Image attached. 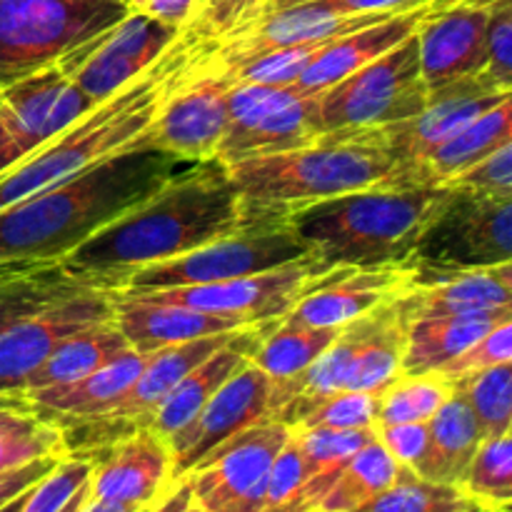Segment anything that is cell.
<instances>
[{
    "label": "cell",
    "mask_w": 512,
    "mask_h": 512,
    "mask_svg": "<svg viewBox=\"0 0 512 512\" xmlns=\"http://www.w3.org/2000/svg\"><path fill=\"white\" fill-rule=\"evenodd\" d=\"M308 478V465H305L298 440L290 430L288 443L283 445L273 468H270L263 512H303L300 510V498H303V488Z\"/></svg>",
    "instance_id": "obj_42"
},
{
    "label": "cell",
    "mask_w": 512,
    "mask_h": 512,
    "mask_svg": "<svg viewBox=\"0 0 512 512\" xmlns=\"http://www.w3.org/2000/svg\"><path fill=\"white\" fill-rule=\"evenodd\" d=\"M455 393L465 398L478 420L480 435L498 438L510 433L512 425V365L503 363L453 383Z\"/></svg>",
    "instance_id": "obj_36"
},
{
    "label": "cell",
    "mask_w": 512,
    "mask_h": 512,
    "mask_svg": "<svg viewBox=\"0 0 512 512\" xmlns=\"http://www.w3.org/2000/svg\"><path fill=\"white\" fill-rule=\"evenodd\" d=\"M193 53L195 43L180 33V38L143 75L0 173V210L70 175H78L125 145L143 140L165 95L178 83Z\"/></svg>",
    "instance_id": "obj_3"
},
{
    "label": "cell",
    "mask_w": 512,
    "mask_h": 512,
    "mask_svg": "<svg viewBox=\"0 0 512 512\" xmlns=\"http://www.w3.org/2000/svg\"><path fill=\"white\" fill-rule=\"evenodd\" d=\"M510 360H512V320H508V323H500L498 328L485 333L483 338H478L473 345H468L463 353H458L453 360L440 365L435 373L443 375L448 383H458V380L473 378V375L483 373V370L510 363Z\"/></svg>",
    "instance_id": "obj_43"
},
{
    "label": "cell",
    "mask_w": 512,
    "mask_h": 512,
    "mask_svg": "<svg viewBox=\"0 0 512 512\" xmlns=\"http://www.w3.org/2000/svg\"><path fill=\"white\" fill-rule=\"evenodd\" d=\"M290 428L268 418L210 450L188 473L193 500L208 512H263L265 485Z\"/></svg>",
    "instance_id": "obj_11"
},
{
    "label": "cell",
    "mask_w": 512,
    "mask_h": 512,
    "mask_svg": "<svg viewBox=\"0 0 512 512\" xmlns=\"http://www.w3.org/2000/svg\"><path fill=\"white\" fill-rule=\"evenodd\" d=\"M305 255H310L308 245L290 230L288 223H280L240 230L228 238L200 245L178 258L90 280L108 293H150V290L185 288V285L220 283V280L258 275L295 263Z\"/></svg>",
    "instance_id": "obj_8"
},
{
    "label": "cell",
    "mask_w": 512,
    "mask_h": 512,
    "mask_svg": "<svg viewBox=\"0 0 512 512\" xmlns=\"http://www.w3.org/2000/svg\"><path fill=\"white\" fill-rule=\"evenodd\" d=\"M455 393L453 383L438 373L405 375L390 380L380 393V408L375 425L428 423L440 405Z\"/></svg>",
    "instance_id": "obj_35"
},
{
    "label": "cell",
    "mask_w": 512,
    "mask_h": 512,
    "mask_svg": "<svg viewBox=\"0 0 512 512\" xmlns=\"http://www.w3.org/2000/svg\"><path fill=\"white\" fill-rule=\"evenodd\" d=\"M273 0H205L193 10L183 35L195 45H213L250 20L268 13Z\"/></svg>",
    "instance_id": "obj_40"
},
{
    "label": "cell",
    "mask_w": 512,
    "mask_h": 512,
    "mask_svg": "<svg viewBox=\"0 0 512 512\" xmlns=\"http://www.w3.org/2000/svg\"><path fill=\"white\" fill-rule=\"evenodd\" d=\"M440 185H373L285 218L323 268H403L438 205Z\"/></svg>",
    "instance_id": "obj_4"
},
{
    "label": "cell",
    "mask_w": 512,
    "mask_h": 512,
    "mask_svg": "<svg viewBox=\"0 0 512 512\" xmlns=\"http://www.w3.org/2000/svg\"><path fill=\"white\" fill-rule=\"evenodd\" d=\"M440 188L470 190V193L512 195V143L500 145L495 153L485 155L463 173L443 180Z\"/></svg>",
    "instance_id": "obj_46"
},
{
    "label": "cell",
    "mask_w": 512,
    "mask_h": 512,
    "mask_svg": "<svg viewBox=\"0 0 512 512\" xmlns=\"http://www.w3.org/2000/svg\"><path fill=\"white\" fill-rule=\"evenodd\" d=\"M128 348V340L115 325V318L103 323L88 325L75 335L65 338L53 348V353L28 375L23 390L55 388L85 378L93 370L103 368L105 363Z\"/></svg>",
    "instance_id": "obj_31"
},
{
    "label": "cell",
    "mask_w": 512,
    "mask_h": 512,
    "mask_svg": "<svg viewBox=\"0 0 512 512\" xmlns=\"http://www.w3.org/2000/svg\"><path fill=\"white\" fill-rule=\"evenodd\" d=\"M480 73L500 88L512 90V0H498L490 8Z\"/></svg>",
    "instance_id": "obj_45"
},
{
    "label": "cell",
    "mask_w": 512,
    "mask_h": 512,
    "mask_svg": "<svg viewBox=\"0 0 512 512\" xmlns=\"http://www.w3.org/2000/svg\"><path fill=\"white\" fill-rule=\"evenodd\" d=\"M110 318V293L90 285L5 325L0 330V393H20L28 375L53 353L55 345Z\"/></svg>",
    "instance_id": "obj_17"
},
{
    "label": "cell",
    "mask_w": 512,
    "mask_h": 512,
    "mask_svg": "<svg viewBox=\"0 0 512 512\" xmlns=\"http://www.w3.org/2000/svg\"><path fill=\"white\" fill-rule=\"evenodd\" d=\"M190 512H208V510H203V508H198V505H193V510Z\"/></svg>",
    "instance_id": "obj_58"
},
{
    "label": "cell",
    "mask_w": 512,
    "mask_h": 512,
    "mask_svg": "<svg viewBox=\"0 0 512 512\" xmlns=\"http://www.w3.org/2000/svg\"><path fill=\"white\" fill-rule=\"evenodd\" d=\"M468 500L490 510L510 512L512 505V435L485 438L475 450L463 480L458 483Z\"/></svg>",
    "instance_id": "obj_34"
},
{
    "label": "cell",
    "mask_w": 512,
    "mask_h": 512,
    "mask_svg": "<svg viewBox=\"0 0 512 512\" xmlns=\"http://www.w3.org/2000/svg\"><path fill=\"white\" fill-rule=\"evenodd\" d=\"M403 468L405 465H400L398 460L380 445V440L375 438L373 443H368L363 450H358V453L343 465V470H340L338 478L333 480L328 493L320 498L318 510H360L363 505H368L370 500L378 498L383 490H388L390 485L400 478Z\"/></svg>",
    "instance_id": "obj_33"
},
{
    "label": "cell",
    "mask_w": 512,
    "mask_h": 512,
    "mask_svg": "<svg viewBox=\"0 0 512 512\" xmlns=\"http://www.w3.org/2000/svg\"><path fill=\"white\" fill-rule=\"evenodd\" d=\"M298 3H328L333 8L343 10V13H403V10L418 8V5L428 3V0H273L268 13Z\"/></svg>",
    "instance_id": "obj_49"
},
{
    "label": "cell",
    "mask_w": 512,
    "mask_h": 512,
    "mask_svg": "<svg viewBox=\"0 0 512 512\" xmlns=\"http://www.w3.org/2000/svg\"><path fill=\"white\" fill-rule=\"evenodd\" d=\"M145 358L148 355L138 353V350L128 345L110 363L93 370L85 378L75 380V383L25 390V393L35 403L40 418L53 425H68L78 423V420L98 418L105 410L113 408L123 398L125 390L135 383V378L143 370Z\"/></svg>",
    "instance_id": "obj_26"
},
{
    "label": "cell",
    "mask_w": 512,
    "mask_h": 512,
    "mask_svg": "<svg viewBox=\"0 0 512 512\" xmlns=\"http://www.w3.org/2000/svg\"><path fill=\"white\" fill-rule=\"evenodd\" d=\"M428 95L415 33L318 95L320 130L333 133L400 123L418 115Z\"/></svg>",
    "instance_id": "obj_9"
},
{
    "label": "cell",
    "mask_w": 512,
    "mask_h": 512,
    "mask_svg": "<svg viewBox=\"0 0 512 512\" xmlns=\"http://www.w3.org/2000/svg\"><path fill=\"white\" fill-rule=\"evenodd\" d=\"M110 300H113L115 325L125 335L130 348L143 355L155 353L165 345L228 333V330H240L250 325L240 318L205 313V310L178 303H160V300L143 298V295L110 293Z\"/></svg>",
    "instance_id": "obj_23"
},
{
    "label": "cell",
    "mask_w": 512,
    "mask_h": 512,
    "mask_svg": "<svg viewBox=\"0 0 512 512\" xmlns=\"http://www.w3.org/2000/svg\"><path fill=\"white\" fill-rule=\"evenodd\" d=\"M140 510L143 508H135V505H123V503H108V500H95V498H88L83 508H80V512H140Z\"/></svg>",
    "instance_id": "obj_53"
},
{
    "label": "cell",
    "mask_w": 512,
    "mask_h": 512,
    "mask_svg": "<svg viewBox=\"0 0 512 512\" xmlns=\"http://www.w3.org/2000/svg\"><path fill=\"white\" fill-rule=\"evenodd\" d=\"M190 165L195 163L163 153L143 138L78 175L8 205L0 210V263L63 260Z\"/></svg>",
    "instance_id": "obj_2"
},
{
    "label": "cell",
    "mask_w": 512,
    "mask_h": 512,
    "mask_svg": "<svg viewBox=\"0 0 512 512\" xmlns=\"http://www.w3.org/2000/svg\"><path fill=\"white\" fill-rule=\"evenodd\" d=\"M248 228L255 225L228 168L218 160H203L90 235L60 265L73 278L90 280L178 258Z\"/></svg>",
    "instance_id": "obj_1"
},
{
    "label": "cell",
    "mask_w": 512,
    "mask_h": 512,
    "mask_svg": "<svg viewBox=\"0 0 512 512\" xmlns=\"http://www.w3.org/2000/svg\"><path fill=\"white\" fill-rule=\"evenodd\" d=\"M193 505V488H190V480L188 475H185V478L173 480V483L168 485V490L150 505L148 512H190Z\"/></svg>",
    "instance_id": "obj_52"
},
{
    "label": "cell",
    "mask_w": 512,
    "mask_h": 512,
    "mask_svg": "<svg viewBox=\"0 0 512 512\" xmlns=\"http://www.w3.org/2000/svg\"><path fill=\"white\" fill-rule=\"evenodd\" d=\"M255 228L285 223L320 200L373 188L395 170L388 150L365 130H333L313 145L225 165Z\"/></svg>",
    "instance_id": "obj_5"
},
{
    "label": "cell",
    "mask_w": 512,
    "mask_h": 512,
    "mask_svg": "<svg viewBox=\"0 0 512 512\" xmlns=\"http://www.w3.org/2000/svg\"><path fill=\"white\" fill-rule=\"evenodd\" d=\"M512 195L443 188L408 260V288L455 270L510 263Z\"/></svg>",
    "instance_id": "obj_6"
},
{
    "label": "cell",
    "mask_w": 512,
    "mask_h": 512,
    "mask_svg": "<svg viewBox=\"0 0 512 512\" xmlns=\"http://www.w3.org/2000/svg\"><path fill=\"white\" fill-rule=\"evenodd\" d=\"M33 418H40V415L25 390L0 393V428H15V425H23Z\"/></svg>",
    "instance_id": "obj_51"
},
{
    "label": "cell",
    "mask_w": 512,
    "mask_h": 512,
    "mask_svg": "<svg viewBox=\"0 0 512 512\" xmlns=\"http://www.w3.org/2000/svg\"><path fill=\"white\" fill-rule=\"evenodd\" d=\"M125 3L130 5V10H143L145 0H125Z\"/></svg>",
    "instance_id": "obj_57"
},
{
    "label": "cell",
    "mask_w": 512,
    "mask_h": 512,
    "mask_svg": "<svg viewBox=\"0 0 512 512\" xmlns=\"http://www.w3.org/2000/svg\"><path fill=\"white\" fill-rule=\"evenodd\" d=\"M90 463V498L148 508L173 483V458L163 438L140 428L83 455Z\"/></svg>",
    "instance_id": "obj_19"
},
{
    "label": "cell",
    "mask_w": 512,
    "mask_h": 512,
    "mask_svg": "<svg viewBox=\"0 0 512 512\" xmlns=\"http://www.w3.org/2000/svg\"><path fill=\"white\" fill-rule=\"evenodd\" d=\"M28 490H30V488H28ZM28 490H25L23 495H18V498H15V500H10V503L5 505V508H0V512H18V510H20V505H23L25 495H28Z\"/></svg>",
    "instance_id": "obj_56"
},
{
    "label": "cell",
    "mask_w": 512,
    "mask_h": 512,
    "mask_svg": "<svg viewBox=\"0 0 512 512\" xmlns=\"http://www.w3.org/2000/svg\"><path fill=\"white\" fill-rule=\"evenodd\" d=\"M308 512H323V510H318V508H315V510H308Z\"/></svg>",
    "instance_id": "obj_59"
},
{
    "label": "cell",
    "mask_w": 512,
    "mask_h": 512,
    "mask_svg": "<svg viewBox=\"0 0 512 512\" xmlns=\"http://www.w3.org/2000/svg\"><path fill=\"white\" fill-rule=\"evenodd\" d=\"M512 143V105L503 100L440 143L400 185H440L465 168Z\"/></svg>",
    "instance_id": "obj_28"
},
{
    "label": "cell",
    "mask_w": 512,
    "mask_h": 512,
    "mask_svg": "<svg viewBox=\"0 0 512 512\" xmlns=\"http://www.w3.org/2000/svg\"><path fill=\"white\" fill-rule=\"evenodd\" d=\"M383 390H343L330 395L318 405L308 418L295 428H330V430H355L375 428ZM293 430V428H290Z\"/></svg>",
    "instance_id": "obj_41"
},
{
    "label": "cell",
    "mask_w": 512,
    "mask_h": 512,
    "mask_svg": "<svg viewBox=\"0 0 512 512\" xmlns=\"http://www.w3.org/2000/svg\"><path fill=\"white\" fill-rule=\"evenodd\" d=\"M95 108L65 78L60 63L0 90V173Z\"/></svg>",
    "instance_id": "obj_15"
},
{
    "label": "cell",
    "mask_w": 512,
    "mask_h": 512,
    "mask_svg": "<svg viewBox=\"0 0 512 512\" xmlns=\"http://www.w3.org/2000/svg\"><path fill=\"white\" fill-rule=\"evenodd\" d=\"M453 512H498V510L485 508V505L475 503V500H465V505H460V508H458V510H453Z\"/></svg>",
    "instance_id": "obj_55"
},
{
    "label": "cell",
    "mask_w": 512,
    "mask_h": 512,
    "mask_svg": "<svg viewBox=\"0 0 512 512\" xmlns=\"http://www.w3.org/2000/svg\"><path fill=\"white\" fill-rule=\"evenodd\" d=\"M298 448L303 453L308 475H338L343 465L353 458L358 450L373 443L378 435L375 428H355V430H330V428H293ZM308 478V480H310Z\"/></svg>",
    "instance_id": "obj_38"
},
{
    "label": "cell",
    "mask_w": 512,
    "mask_h": 512,
    "mask_svg": "<svg viewBox=\"0 0 512 512\" xmlns=\"http://www.w3.org/2000/svg\"><path fill=\"white\" fill-rule=\"evenodd\" d=\"M380 445L398 460L400 465L415 468L428 450V423H398V425H375Z\"/></svg>",
    "instance_id": "obj_47"
},
{
    "label": "cell",
    "mask_w": 512,
    "mask_h": 512,
    "mask_svg": "<svg viewBox=\"0 0 512 512\" xmlns=\"http://www.w3.org/2000/svg\"><path fill=\"white\" fill-rule=\"evenodd\" d=\"M128 13L125 0H0V90L55 65Z\"/></svg>",
    "instance_id": "obj_7"
},
{
    "label": "cell",
    "mask_w": 512,
    "mask_h": 512,
    "mask_svg": "<svg viewBox=\"0 0 512 512\" xmlns=\"http://www.w3.org/2000/svg\"><path fill=\"white\" fill-rule=\"evenodd\" d=\"M445 3L448 0H428V3L418 5V8L403 10V13L390 15V18L368 25V28H360L355 33L343 35V38L330 40L290 88L298 95H320L330 85L343 80L345 75L363 68L365 63L380 58V55L393 50L398 43H403L405 38L418 33L425 18L433 15Z\"/></svg>",
    "instance_id": "obj_22"
},
{
    "label": "cell",
    "mask_w": 512,
    "mask_h": 512,
    "mask_svg": "<svg viewBox=\"0 0 512 512\" xmlns=\"http://www.w3.org/2000/svg\"><path fill=\"white\" fill-rule=\"evenodd\" d=\"M90 478V463L83 458L60 460L43 480L33 485L25 495L23 505L18 512H60L63 505L75 495V490Z\"/></svg>",
    "instance_id": "obj_44"
},
{
    "label": "cell",
    "mask_w": 512,
    "mask_h": 512,
    "mask_svg": "<svg viewBox=\"0 0 512 512\" xmlns=\"http://www.w3.org/2000/svg\"><path fill=\"white\" fill-rule=\"evenodd\" d=\"M498 0H448L418 28L420 75L428 93L483 70L485 25Z\"/></svg>",
    "instance_id": "obj_20"
},
{
    "label": "cell",
    "mask_w": 512,
    "mask_h": 512,
    "mask_svg": "<svg viewBox=\"0 0 512 512\" xmlns=\"http://www.w3.org/2000/svg\"><path fill=\"white\" fill-rule=\"evenodd\" d=\"M483 443L478 420L460 393H453L428 420V450L415 475L430 483L458 485Z\"/></svg>",
    "instance_id": "obj_29"
},
{
    "label": "cell",
    "mask_w": 512,
    "mask_h": 512,
    "mask_svg": "<svg viewBox=\"0 0 512 512\" xmlns=\"http://www.w3.org/2000/svg\"><path fill=\"white\" fill-rule=\"evenodd\" d=\"M95 285L73 278L60 260H3L0 263V330L23 315Z\"/></svg>",
    "instance_id": "obj_30"
},
{
    "label": "cell",
    "mask_w": 512,
    "mask_h": 512,
    "mask_svg": "<svg viewBox=\"0 0 512 512\" xmlns=\"http://www.w3.org/2000/svg\"><path fill=\"white\" fill-rule=\"evenodd\" d=\"M512 90L500 88L483 73L465 75L428 95V103L418 115L400 123L368 128L373 138L388 150L395 170L380 185H400L440 143L458 133L460 128L510 100Z\"/></svg>",
    "instance_id": "obj_12"
},
{
    "label": "cell",
    "mask_w": 512,
    "mask_h": 512,
    "mask_svg": "<svg viewBox=\"0 0 512 512\" xmlns=\"http://www.w3.org/2000/svg\"><path fill=\"white\" fill-rule=\"evenodd\" d=\"M183 30L155 20L140 10H130L120 23L103 30L80 48L58 60L65 78L88 95L95 105L143 75Z\"/></svg>",
    "instance_id": "obj_14"
},
{
    "label": "cell",
    "mask_w": 512,
    "mask_h": 512,
    "mask_svg": "<svg viewBox=\"0 0 512 512\" xmlns=\"http://www.w3.org/2000/svg\"><path fill=\"white\" fill-rule=\"evenodd\" d=\"M195 8H198V0H145L140 13L183 30Z\"/></svg>",
    "instance_id": "obj_50"
},
{
    "label": "cell",
    "mask_w": 512,
    "mask_h": 512,
    "mask_svg": "<svg viewBox=\"0 0 512 512\" xmlns=\"http://www.w3.org/2000/svg\"><path fill=\"white\" fill-rule=\"evenodd\" d=\"M200 3H205V0H198V5H200Z\"/></svg>",
    "instance_id": "obj_61"
},
{
    "label": "cell",
    "mask_w": 512,
    "mask_h": 512,
    "mask_svg": "<svg viewBox=\"0 0 512 512\" xmlns=\"http://www.w3.org/2000/svg\"><path fill=\"white\" fill-rule=\"evenodd\" d=\"M63 458H40L33 460V463L23 465V468L8 470V473H0V508L15 500L18 495H23L25 490L33 488L38 480H43L55 465Z\"/></svg>",
    "instance_id": "obj_48"
},
{
    "label": "cell",
    "mask_w": 512,
    "mask_h": 512,
    "mask_svg": "<svg viewBox=\"0 0 512 512\" xmlns=\"http://www.w3.org/2000/svg\"><path fill=\"white\" fill-rule=\"evenodd\" d=\"M270 418V378L248 358L215 390L193 420L168 440L173 480L185 478L210 450Z\"/></svg>",
    "instance_id": "obj_18"
},
{
    "label": "cell",
    "mask_w": 512,
    "mask_h": 512,
    "mask_svg": "<svg viewBox=\"0 0 512 512\" xmlns=\"http://www.w3.org/2000/svg\"><path fill=\"white\" fill-rule=\"evenodd\" d=\"M323 135L318 95H298L290 85L233 83L228 123L215 158L223 165L313 145Z\"/></svg>",
    "instance_id": "obj_10"
},
{
    "label": "cell",
    "mask_w": 512,
    "mask_h": 512,
    "mask_svg": "<svg viewBox=\"0 0 512 512\" xmlns=\"http://www.w3.org/2000/svg\"><path fill=\"white\" fill-rule=\"evenodd\" d=\"M508 320H512V305L468 315H440V318L413 320L405 328V353L400 373H435L440 365L453 360L468 345H473L475 340L498 328L500 323H508Z\"/></svg>",
    "instance_id": "obj_27"
},
{
    "label": "cell",
    "mask_w": 512,
    "mask_h": 512,
    "mask_svg": "<svg viewBox=\"0 0 512 512\" xmlns=\"http://www.w3.org/2000/svg\"><path fill=\"white\" fill-rule=\"evenodd\" d=\"M405 328L420 318L468 315L512 305V263L433 275L395 298Z\"/></svg>",
    "instance_id": "obj_24"
},
{
    "label": "cell",
    "mask_w": 512,
    "mask_h": 512,
    "mask_svg": "<svg viewBox=\"0 0 512 512\" xmlns=\"http://www.w3.org/2000/svg\"><path fill=\"white\" fill-rule=\"evenodd\" d=\"M465 500L468 498L458 485L430 483L410 468H403L388 490L355 512H453L465 505Z\"/></svg>",
    "instance_id": "obj_37"
},
{
    "label": "cell",
    "mask_w": 512,
    "mask_h": 512,
    "mask_svg": "<svg viewBox=\"0 0 512 512\" xmlns=\"http://www.w3.org/2000/svg\"><path fill=\"white\" fill-rule=\"evenodd\" d=\"M40 458H68L58 425L33 418L15 428H0V473Z\"/></svg>",
    "instance_id": "obj_39"
},
{
    "label": "cell",
    "mask_w": 512,
    "mask_h": 512,
    "mask_svg": "<svg viewBox=\"0 0 512 512\" xmlns=\"http://www.w3.org/2000/svg\"><path fill=\"white\" fill-rule=\"evenodd\" d=\"M148 510H150V508H143V510H140V512H148Z\"/></svg>",
    "instance_id": "obj_60"
},
{
    "label": "cell",
    "mask_w": 512,
    "mask_h": 512,
    "mask_svg": "<svg viewBox=\"0 0 512 512\" xmlns=\"http://www.w3.org/2000/svg\"><path fill=\"white\" fill-rule=\"evenodd\" d=\"M338 333L340 328H315L288 313L255 345L248 360L268 375L270 383H283L305 373Z\"/></svg>",
    "instance_id": "obj_32"
},
{
    "label": "cell",
    "mask_w": 512,
    "mask_h": 512,
    "mask_svg": "<svg viewBox=\"0 0 512 512\" xmlns=\"http://www.w3.org/2000/svg\"><path fill=\"white\" fill-rule=\"evenodd\" d=\"M233 80L210 68L195 45L188 68L165 95L145 143L188 163L213 160L228 123V93Z\"/></svg>",
    "instance_id": "obj_13"
},
{
    "label": "cell",
    "mask_w": 512,
    "mask_h": 512,
    "mask_svg": "<svg viewBox=\"0 0 512 512\" xmlns=\"http://www.w3.org/2000/svg\"><path fill=\"white\" fill-rule=\"evenodd\" d=\"M325 270L328 268H323L313 255H305L295 263L280 265V268L265 270L258 275H245V278L130 295H143V298L160 300V303L188 305V308L240 318L255 325L285 318L295 308L305 288L313 283V278H318Z\"/></svg>",
    "instance_id": "obj_16"
},
{
    "label": "cell",
    "mask_w": 512,
    "mask_h": 512,
    "mask_svg": "<svg viewBox=\"0 0 512 512\" xmlns=\"http://www.w3.org/2000/svg\"><path fill=\"white\" fill-rule=\"evenodd\" d=\"M408 290L403 268H330L313 278L290 315L315 328H343Z\"/></svg>",
    "instance_id": "obj_21"
},
{
    "label": "cell",
    "mask_w": 512,
    "mask_h": 512,
    "mask_svg": "<svg viewBox=\"0 0 512 512\" xmlns=\"http://www.w3.org/2000/svg\"><path fill=\"white\" fill-rule=\"evenodd\" d=\"M278 320H265V323L248 325V328L240 330L228 345H223L218 353H213L208 360H203L198 368L190 370V373L170 390L168 398L153 410V415L148 418L145 428L153 430V433L158 435V438H163L165 443H168L173 435H178L180 430L198 415V410L213 398L215 390L243 365V360L253 353L255 345L268 335V330L273 328Z\"/></svg>",
    "instance_id": "obj_25"
},
{
    "label": "cell",
    "mask_w": 512,
    "mask_h": 512,
    "mask_svg": "<svg viewBox=\"0 0 512 512\" xmlns=\"http://www.w3.org/2000/svg\"><path fill=\"white\" fill-rule=\"evenodd\" d=\"M88 498H90V483H83L78 490H75L73 498H70L68 503L63 505V510H60V512H80V508H83L85 500H88Z\"/></svg>",
    "instance_id": "obj_54"
}]
</instances>
